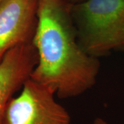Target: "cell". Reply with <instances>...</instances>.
I'll return each instance as SVG.
<instances>
[{"instance_id":"7","label":"cell","mask_w":124,"mask_h":124,"mask_svg":"<svg viewBox=\"0 0 124 124\" xmlns=\"http://www.w3.org/2000/svg\"><path fill=\"white\" fill-rule=\"evenodd\" d=\"M68 2H70L71 4H73V3H77V2H79V1H81V0H66Z\"/></svg>"},{"instance_id":"1","label":"cell","mask_w":124,"mask_h":124,"mask_svg":"<svg viewBox=\"0 0 124 124\" xmlns=\"http://www.w3.org/2000/svg\"><path fill=\"white\" fill-rule=\"evenodd\" d=\"M66 0H38L32 39L38 62L31 79L50 87L60 99L77 97L96 83L100 63L79 44Z\"/></svg>"},{"instance_id":"3","label":"cell","mask_w":124,"mask_h":124,"mask_svg":"<svg viewBox=\"0 0 124 124\" xmlns=\"http://www.w3.org/2000/svg\"><path fill=\"white\" fill-rule=\"evenodd\" d=\"M54 94L50 87L29 78L21 93L10 99L2 124H70V116Z\"/></svg>"},{"instance_id":"2","label":"cell","mask_w":124,"mask_h":124,"mask_svg":"<svg viewBox=\"0 0 124 124\" xmlns=\"http://www.w3.org/2000/svg\"><path fill=\"white\" fill-rule=\"evenodd\" d=\"M79 44L94 57L124 50V0H85L71 4Z\"/></svg>"},{"instance_id":"8","label":"cell","mask_w":124,"mask_h":124,"mask_svg":"<svg viewBox=\"0 0 124 124\" xmlns=\"http://www.w3.org/2000/svg\"><path fill=\"white\" fill-rule=\"evenodd\" d=\"M1 1H2V0H0V2H1Z\"/></svg>"},{"instance_id":"6","label":"cell","mask_w":124,"mask_h":124,"mask_svg":"<svg viewBox=\"0 0 124 124\" xmlns=\"http://www.w3.org/2000/svg\"><path fill=\"white\" fill-rule=\"evenodd\" d=\"M93 124H109L107 123L105 120H103L101 118H97L94 121Z\"/></svg>"},{"instance_id":"5","label":"cell","mask_w":124,"mask_h":124,"mask_svg":"<svg viewBox=\"0 0 124 124\" xmlns=\"http://www.w3.org/2000/svg\"><path fill=\"white\" fill-rule=\"evenodd\" d=\"M37 62V50L29 43L9 50L0 63V124L10 99L30 78Z\"/></svg>"},{"instance_id":"4","label":"cell","mask_w":124,"mask_h":124,"mask_svg":"<svg viewBox=\"0 0 124 124\" xmlns=\"http://www.w3.org/2000/svg\"><path fill=\"white\" fill-rule=\"evenodd\" d=\"M38 0L0 2V63L19 45L32 42L37 26Z\"/></svg>"}]
</instances>
